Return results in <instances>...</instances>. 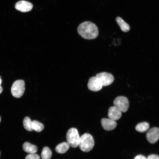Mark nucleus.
I'll return each instance as SVG.
<instances>
[{
    "instance_id": "obj_1",
    "label": "nucleus",
    "mask_w": 159,
    "mask_h": 159,
    "mask_svg": "<svg viewBox=\"0 0 159 159\" xmlns=\"http://www.w3.org/2000/svg\"><path fill=\"white\" fill-rule=\"evenodd\" d=\"M77 32L83 38L87 39L96 38L99 34V31L96 25L90 21H85L78 26Z\"/></svg>"
},
{
    "instance_id": "obj_2",
    "label": "nucleus",
    "mask_w": 159,
    "mask_h": 159,
    "mask_svg": "<svg viewBox=\"0 0 159 159\" xmlns=\"http://www.w3.org/2000/svg\"><path fill=\"white\" fill-rule=\"evenodd\" d=\"M94 145L93 138L90 134L85 133L80 138L79 145L82 151L85 152H89L92 149Z\"/></svg>"
},
{
    "instance_id": "obj_3",
    "label": "nucleus",
    "mask_w": 159,
    "mask_h": 159,
    "mask_svg": "<svg viewBox=\"0 0 159 159\" xmlns=\"http://www.w3.org/2000/svg\"><path fill=\"white\" fill-rule=\"evenodd\" d=\"M66 139L70 146L73 148L77 147L79 145L80 139L77 130L75 128L69 129L67 133Z\"/></svg>"
},
{
    "instance_id": "obj_4",
    "label": "nucleus",
    "mask_w": 159,
    "mask_h": 159,
    "mask_svg": "<svg viewBox=\"0 0 159 159\" xmlns=\"http://www.w3.org/2000/svg\"><path fill=\"white\" fill-rule=\"evenodd\" d=\"M25 89L24 81L21 80H17L13 83L11 86V94L14 97L19 98L23 95Z\"/></svg>"
},
{
    "instance_id": "obj_5",
    "label": "nucleus",
    "mask_w": 159,
    "mask_h": 159,
    "mask_svg": "<svg viewBox=\"0 0 159 159\" xmlns=\"http://www.w3.org/2000/svg\"><path fill=\"white\" fill-rule=\"evenodd\" d=\"M114 106L120 109L122 112H125L129 107V102L126 97L120 96L116 97L113 101Z\"/></svg>"
},
{
    "instance_id": "obj_6",
    "label": "nucleus",
    "mask_w": 159,
    "mask_h": 159,
    "mask_svg": "<svg viewBox=\"0 0 159 159\" xmlns=\"http://www.w3.org/2000/svg\"><path fill=\"white\" fill-rule=\"evenodd\" d=\"M96 77L100 80L103 86H106L112 83L114 77L111 74L107 72H102L97 74Z\"/></svg>"
},
{
    "instance_id": "obj_7",
    "label": "nucleus",
    "mask_w": 159,
    "mask_h": 159,
    "mask_svg": "<svg viewBox=\"0 0 159 159\" xmlns=\"http://www.w3.org/2000/svg\"><path fill=\"white\" fill-rule=\"evenodd\" d=\"M102 85L99 79L95 77H92L89 79L87 84L88 89L94 92L98 91L101 90Z\"/></svg>"
},
{
    "instance_id": "obj_8",
    "label": "nucleus",
    "mask_w": 159,
    "mask_h": 159,
    "mask_svg": "<svg viewBox=\"0 0 159 159\" xmlns=\"http://www.w3.org/2000/svg\"><path fill=\"white\" fill-rule=\"evenodd\" d=\"M146 137L150 143H155L159 139V128L155 127L151 128L147 133Z\"/></svg>"
},
{
    "instance_id": "obj_9",
    "label": "nucleus",
    "mask_w": 159,
    "mask_h": 159,
    "mask_svg": "<svg viewBox=\"0 0 159 159\" xmlns=\"http://www.w3.org/2000/svg\"><path fill=\"white\" fill-rule=\"evenodd\" d=\"M33 7L30 2L24 0H21L16 2L15 8L17 10L22 12H27L31 11Z\"/></svg>"
},
{
    "instance_id": "obj_10",
    "label": "nucleus",
    "mask_w": 159,
    "mask_h": 159,
    "mask_svg": "<svg viewBox=\"0 0 159 159\" xmlns=\"http://www.w3.org/2000/svg\"><path fill=\"white\" fill-rule=\"evenodd\" d=\"M122 115L121 111L115 106H111L109 109L108 115L110 119L117 120L120 118Z\"/></svg>"
},
{
    "instance_id": "obj_11",
    "label": "nucleus",
    "mask_w": 159,
    "mask_h": 159,
    "mask_svg": "<svg viewBox=\"0 0 159 159\" xmlns=\"http://www.w3.org/2000/svg\"><path fill=\"white\" fill-rule=\"evenodd\" d=\"M101 122L103 128L107 131L113 130L117 125V122L115 120L110 119L103 118Z\"/></svg>"
},
{
    "instance_id": "obj_12",
    "label": "nucleus",
    "mask_w": 159,
    "mask_h": 159,
    "mask_svg": "<svg viewBox=\"0 0 159 159\" xmlns=\"http://www.w3.org/2000/svg\"><path fill=\"white\" fill-rule=\"evenodd\" d=\"M22 147L25 152L30 153H35L38 150L37 148L36 145L28 142L24 143Z\"/></svg>"
},
{
    "instance_id": "obj_13",
    "label": "nucleus",
    "mask_w": 159,
    "mask_h": 159,
    "mask_svg": "<svg viewBox=\"0 0 159 159\" xmlns=\"http://www.w3.org/2000/svg\"><path fill=\"white\" fill-rule=\"evenodd\" d=\"M70 145L66 142H63L58 145L55 148V151L58 153L63 154L69 149Z\"/></svg>"
},
{
    "instance_id": "obj_14",
    "label": "nucleus",
    "mask_w": 159,
    "mask_h": 159,
    "mask_svg": "<svg viewBox=\"0 0 159 159\" xmlns=\"http://www.w3.org/2000/svg\"><path fill=\"white\" fill-rule=\"evenodd\" d=\"M116 22L120 26L121 30L124 32H127L130 29L129 25L120 17L116 18Z\"/></svg>"
},
{
    "instance_id": "obj_15",
    "label": "nucleus",
    "mask_w": 159,
    "mask_h": 159,
    "mask_svg": "<svg viewBox=\"0 0 159 159\" xmlns=\"http://www.w3.org/2000/svg\"><path fill=\"white\" fill-rule=\"evenodd\" d=\"M150 125L148 122H144L138 124L135 127V129L138 132H143L147 131Z\"/></svg>"
},
{
    "instance_id": "obj_16",
    "label": "nucleus",
    "mask_w": 159,
    "mask_h": 159,
    "mask_svg": "<svg viewBox=\"0 0 159 159\" xmlns=\"http://www.w3.org/2000/svg\"><path fill=\"white\" fill-rule=\"evenodd\" d=\"M52 152L47 147H44L41 154L42 159H50L52 156Z\"/></svg>"
},
{
    "instance_id": "obj_17",
    "label": "nucleus",
    "mask_w": 159,
    "mask_h": 159,
    "mask_svg": "<svg viewBox=\"0 0 159 159\" xmlns=\"http://www.w3.org/2000/svg\"><path fill=\"white\" fill-rule=\"evenodd\" d=\"M32 126L33 130L38 132L42 131L44 128L43 124L36 120L32 121Z\"/></svg>"
},
{
    "instance_id": "obj_18",
    "label": "nucleus",
    "mask_w": 159,
    "mask_h": 159,
    "mask_svg": "<svg viewBox=\"0 0 159 159\" xmlns=\"http://www.w3.org/2000/svg\"><path fill=\"white\" fill-rule=\"evenodd\" d=\"M32 122L30 119L28 117H26L24 118L23 120V126L26 130L29 131L33 130Z\"/></svg>"
},
{
    "instance_id": "obj_19",
    "label": "nucleus",
    "mask_w": 159,
    "mask_h": 159,
    "mask_svg": "<svg viewBox=\"0 0 159 159\" xmlns=\"http://www.w3.org/2000/svg\"><path fill=\"white\" fill-rule=\"evenodd\" d=\"M25 159H40V158L37 154L35 153H32L26 155Z\"/></svg>"
},
{
    "instance_id": "obj_20",
    "label": "nucleus",
    "mask_w": 159,
    "mask_h": 159,
    "mask_svg": "<svg viewBox=\"0 0 159 159\" xmlns=\"http://www.w3.org/2000/svg\"><path fill=\"white\" fill-rule=\"evenodd\" d=\"M148 159H159V156L156 154H151L149 155Z\"/></svg>"
},
{
    "instance_id": "obj_21",
    "label": "nucleus",
    "mask_w": 159,
    "mask_h": 159,
    "mask_svg": "<svg viewBox=\"0 0 159 159\" xmlns=\"http://www.w3.org/2000/svg\"><path fill=\"white\" fill-rule=\"evenodd\" d=\"M134 159H148L144 156L140 155H137Z\"/></svg>"
},
{
    "instance_id": "obj_22",
    "label": "nucleus",
    "mask_w": 159,
    "mask_h": 159,
    "mask_svg": "<svg viewBox=\"0 0 159 159\" xmlns=\"http://www.w3.org/2000/svg\"><path fill=\"white\" fill-rule=\"evenodd\" d=\"M2 82V80L1 79V76H0V94L3 91V88L1 86V85Z\"/></svg>"
},
{
    "instance_id": "obj_23",
    "label": "nucleus",
    "mask_w": 159,
    "mask_h": 159,
    "mask_svg": "<svg viewBox=\"0 0 159 159\" xmlns=\"http://www.w3.org/2000/svg\"><path fill=\"white\" fill-rule=\"evenodd\" d=\"M1 117H0V122H1Z\"/></svg>"
},
{
    "instance_id": "obj_24",
    "label": "nucleus",
    "mask_w": 159,
    "mask_h": 159,
    "mask_svg": "<svg viewBox=\"0 0 159 159\" xmlns=\"http://www.w3.org/2000/svg\"></svg>"
}]
</instances>
